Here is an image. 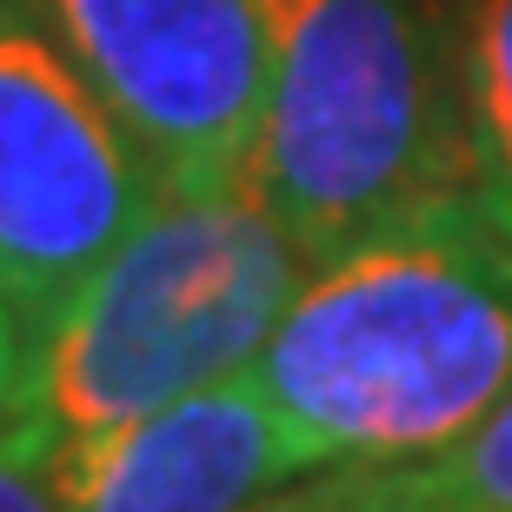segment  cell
<instances>
[{"label":"cell","mask_w":512,"mask_h":512,"mask_svg":"<svg viewBox=\"0 0 512 512\" xmlns=\"http://www.w3.org/2000/svg\"><path fill=\"white\" fill-rule=\"evenodd\" d=\"M266 100L247 187L313 266L466 200L453 14L439 0H260Z\"/></svg>","instance_id":"cell-2"},{"label":"cell","mask_w":512,"mask_h":512,"mask_svg":"<svg viewBox=\"0 0 512 512\" xmlns=\"http://www.w3.org/2000/svg\"><path fill=\"white\" fill-rule=\"evenodd\" d=\"M293 499L306 512H512V386L426 453L333 466L300 479Z\"/></svg>","instance_id":"cell-7"},{"label":"cell","mask_w":512,"mask_h":512,"mask_svg":"<svg viewBox=\"0 0 512 512\" xmlns=\"http://www.w3.org/2000/svg\"><path fill=\"white\" fill-rule=\"evenodd\" d=\"M20 320H14V306L0 300V419L20 406Z\"/></svg>","instance_id":"cell-10"},{"label":"cell","mask_w":512,"mask_h":512,"mask_svg":"<svg viewBox=\"0 0 512 512\" xmlns=\"http://www.w3.org/2000/svg\"><path fill=\"white\" fill-rule=\"evenodd\" d=\"M167 173L34 0H0V300L20 353L153 207Z\"/></svg>","instance_id":"cell-4"},{"label":"cell","mask_w":512,"mask_h":512,"mask_svg":"<svg viewBox=\"0 0 512 512\" xmlns=\"http://www.w3.org/2000/svg\"><path fill=\"white\" fill-rule=\"evenodd\" d=\"M266 512H306V506H300V499H293V493H286V499H273V506H266Z\"/></svg>","instance_id":"cell-11"},{"label":"cell","mask_w":512,"mask_h":512,"mask_svg":"<svg viewBox=\"0 0 512 512\" xmlns=\"http://www.w3.org/2000/svg\"><path fill=\"white\" fill-rule=\"evenodd\" d=\"M313 260L247 180L160 187L20 353V406L67 446L260 360Z\"/></svg>","instance_id":"cell-3"},{"label":"cell","mask_w":512,"mask_h":512,"mask_svg":"<svg viewBox=\"0 0 512 512\" xmlns=\"http://www.w3.org/2000/svg\"><path fill=\"white\" fill-rule=\"evenodd\" d=\"M253 380L306 473L426 453L512 386V253L473 200L366 233L300 280Z\"/></svg>","instance_id":"cell-1"},{"label":"cell","mask_w":512,"mask_h":512,"mask_svg":"<svg viewBox=\"0 0 512 512\" xmlns=\"http://www.w3.org/2000/svg\"><path fill=\"white\" fill-rule=\"evenodd\" d=\"M466 200L512 253V0H453Z\"/></svg>","instance_id":"cell-8"},{"label":"cell","mask_w":512,"mask_h":512,"mask_svg":"<svg viewBox=\"0 0 512 512\" xmlns=\"http://www.w3.org/2000/svg\"><path fill=\"white\" fill-rule=\"evenodd\" d=\"M300 479L253 366L67 446V512H266Z\"/></svg>","instance_id":"cell-6"},{"label":"cell","mask_w":512,"mask_h":512,"mask_svg":"<svg viewBox=\"0 0 512 512\" xmlns=\"http://www.w3.org/2000/svg\"><path fill=\"white\" fill-rule=\"evenodd\" d=\"M0 512H67V439L27 406L0 419Z\"/></svg>","instance_id":"cell-9"},{"label":"cell","mask_w":512,"mask_h":512,"mask_svg":"<svg viewBox=\"0 0 512 512\" xmlns=\"http://www.w3.org/2000/svg\"><path fill=\"white\" fill-rule=\"evenodd\" d=\"M173 187L247 180L266 100L260 0H34Z\"/></svg>","instance_id":"cell-5"}]
</instances>
